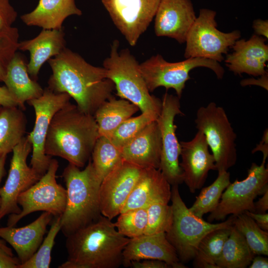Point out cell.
Returning <instances> with one entry per match:
<instances>
[{"instance_id": "bcb514c9", "label": "cell", "mask_w": 268, "mask_h": 268, "mask_svg": "<svg viewBox=\"0 0 268 268\" xmlns=\"http://www.w3.org/2000/svg\"><path fill=\"white\" fill-rule=\"evenodd\" d=\"M268 73L262 75L261 78L256 79L254 78H248L242 80L240 84L242 86L249 85H256L260 86L268 90Z\"/></svg>"}, {"instance_id": "60d3db41", "label": "cell", "mask_w": 268, "mask_h": 268, "mask_svg": "<svg viewBox=\"0 0 268 268\" xmlns=\"http://www.w3.org/2000/svg\"><path fill=\"white\" fill-rule=\"evenodd\" d=\"M20 265L18 257L8 254L0 247V268H19Z\"/></svg>"}, {"instance_id": "2e32d148", "label": "cell", "mask_w": 268, "mask_h": 268, "mask_svg": "<svg viewBox=\"0 0 268 268\" xmlns=\"http://www.w3.org/2000/svg\"><path fill=\"white\" fill-rule=\"evenodd\" d=\"M142 169L123 159L103 179L99 189L102 215L112 220L121 213Z\"/></svg>"}, {"instance_id": "9c48e42d", "label": "cell", "mask_w": 268, "mask_h": 268, "mask_svg": "<svg viewBox=\"0 0 268 268\" xmlns=\"http://www.w3.org/2000/svg\"><path fill=\"white\" fill-rule=\"evenodd\" d=\"M215 16L212 10H200L186 37L185 58H201L221 62L224 60L223 54H227L240 38L239 30L229 33L219 30Z\"/></svg>"}, {"instance_id": "d590c367", "label": "cell", "mask_w": 268, "mask_h": 268, "mask_svg": "<svg viewBox=\"0 0 268 268\" xmlns=\"http://www.w3.org/2000/svg\"><path fill=\"white\" fill-rule=\"evenodd\" d=\"M61 216H54L50 230L36 252L27 261L21 264L19 268H50L55 240L61 230Z\"/></svg>"}, {"instance_id": "1f68e13d", "label": "cell", "mask_w": 268, "mask_h": 268, "mask_svg": "<svg viewBox=\"0 0 268 268\" xmlns=\"http://www.w3.org/2000/svg\"><path fill=\"white\" fill-rule=\"evenodd\" d=\"M230 183L229 172L218 174L217 178L211 185L201 189L189 210L200 218L211 212L216 207L223 192Z\"/></svg>"}, {"instance_id": "e575fe53", "label": "cell", "mask_w": 268, "mask_h": 268, "mask_svg": "<svg viewBox=\"0 0 268 268\" xmlns=\"http://www.w3.org/2000/svg\"><path fill=\"white\" fill-rule=\"evenodd\" d=\"M147 224L146 208H136L127 210L119 214L115 223L118 231L129 238L144 234Z\"/></svg>"}, {"instance_id": "44dd1931", "label": "cell", "mask_w": 268, "mask_h": 268, "mask_svg": "<svg viewBox=\"0 0 268 268\" xmlns=\"http://www.w3.org/2000/svg\"><path fill=\"white\" fill-rule=\"evenodd\" d=\"M53 216L50 212L44 211L36 220L23 227H0V238L14 249L21 264L36 252Z\"/></svg>"}, {"instance_id": "681fc988", "label": "cell", "mask_w": 268, "mask_h": 268, "mask_svg": "<svg viewBox=\"0 0 268 268\" xmlns=\"http://www.w3.org/2000/svg\"><path fill=\"white\" fill-rule=\"evenodd\" d=\"M7 155L2 156L0 158V183L2 180V178L4 176L5 173V164L6 159ZM1 201L0 197V206Z\"/></svg>"}, {"instance_id": "c3c4849f", "label": "cell", "mask_w": 268, "mask_h": 268, "mask_svg": "<svg viewBox=\"0 0 268 268\" xmlns=\"http://www.w3.org/2000/svg\"><path fill=\"white\" fill-rule=\"evenodd\" d=\"M249 268H268V259L261 255H257L253 258Z\"/></svg>"}, {"instance_id": "5b68a950", "label": "cell", "mask_w": 268, "mask_h": 268, "mask_svg": "<svg viewBox=\"0 0 268 268\" xmlns=\"http://www.w3.org/2000/svg\"><path fill=\"white\" fill-rule=\"evenodd\" d=\"M119 40H114L109 56L103 63L107 77L114 84L116 95L137 106L141 112L159 115L162 100L150 95L135 58L128 48L119 51Z\"/></svg>"}, {"instance_id": "816d5d0a", "label": "cell", "mask_w": 268, "mask_h": 268, "mask_svg": "<svg viewBox=\"0 0 268 268\" xmlns=\"http://www.w3.org/2000/svg\"><path fill=\"white\" fill-rule=\"evenodd\" d=\"M0 107H1V106H0Z\"/></svg>"}, {"instance_id": "cb8c5ba5", "label": "cell", "mask_w": 268, "mask_h": 268, "mask_svg": "<svg viewBox=\"0 0 268 268\" xmlns=\"http://www.w3.org/2000/svg\"><path fill=\"white\" fill-rule=\"evenodd\" d=\"M65 35L63 28L42 29L36 37L19 42L18 50L30 53L27 71L33 80H36L40 69L46 62L66 48Z\"/></svg>"}, {"instance_id": "603a6c76", "label": "cell", "mask_w": 268, "mask_h": 268, "mask_svg": "<svg viewBox=\"0 0 268 268\" xmlns=\"http://www.w3.org/2000/svg\"><path fill=\"white\" fill-rule=\"evenodd\" d=\"M124 160L142 169H159L161 137L156 121L148 124L135 137L121 147Z\"/></svg>"}, {"instance_id": "52a82bcc", "label": "cell", "mask_w": 268, "mask_h": 268, "mask_svg": "<svg viewBox=\"0 0 268 268\" xmlns=\"http://www.w3.org/2000/svg\"><path fill=\"white\" fill-rule=\"evenodd\" d=\"M195 122L198 130L205 135L214 157L218 174L235 165L237 159V135L224 108L214 102L200 107Z\"/></svg>"}, {"instance_id": "4316f807", "label": "cell", "mask_w": 268, "mask_h": 268, "mask_svg": "<svg viewBox=\"0 0 268 268\" xmlns=\"http://www.w3.org/2000/svg\"><path fill=\"white\" fill-rule=\"evenodd\" d=\"M139 110L137 106L128 100L111 96L97 108L93 115L99 135L109 138L123 122Z\"/></svg>"}, {"instance_id": "8992f818", "label": "cell", "mask_w": 268, "mask_h": 268, "mask_svg": "<svg viewBox=\"0 0 268 268\" xmlns=\"http://www.w3.org/2000/svg\"><path fill=\"white\" fill-rule=\"evenodd\" d=\"M178 186H172L170 200L173 219L165 234L175 249L180 261L185 264L194 259L199 244L206 234L216 229L232 226L234 216L231 215L220 223L204 220L192 213L187 207L180 196Z\"/></svg>"}, {"instance_id": "d6986e66", "label": "cell", "mask_w": 268, "mask_h": 268, "mask_svg": "<svg viewBox=\"0 0 268 268\" xmlns=\"http://www.w3.org/2000/svg\"><path fill=\"white\" fill-rule=\"evenodd\" d=\"M123 265L130 267L132 261L157 260L165 262L172 268H186L169 243L165 233L143 234L130 238L123 252Z\"/></svg>"}, {"instance_id": "f1b7e54d", "label": "cell", "mask_w": 268, "mask_h": 268, "mask_svg": "<svg viewBox=\"0 0 268 268\" xmlns=\"http://www.w3.org/2000/svg\"><path fill=\"white\" fill-rule=\"evenodd\" d=\"M255 256L244 237L232 225L216 265L217 268H246Z\"/></svg>"}, {"instance_id": "4dcf8cb0", "label": "cell", "mask_w": 268, "mask_h": 268, "mask_svg": "<svg viewBox=\"0 0 268 268\" xmlns=\"http://www.w3.org/2000/svg\"><path fill=\"white\" fill-rule=\"evenodd\" d=\"M91 157L94 171L101 182L123 160L121 148L104 136L97 139Z\"/></svg>"}, {"instance_id": "ee69618b", "label": "cell", "mask_w": 268, "mask_h": 268, "mask_svg": "<svg viewBox=\"0 0 268 268\" xmlns=\"http://www.w3.org/2000/svg\"><path fill=\"white\" fill-rule=\"evenodd\" d=\"M257 151H261L263 153L262 161L266 162L268 156V131L267 129L264 132L262 140L252 150V153H254Z\"/></svg>"}, {"instance_id": "f907efd6", "label": "cell", "mask_w": 268, "mask_h": 268, "mask_svg": "<svg viewBox=\"0 0 268 268\" xmlns=\"http://www.w3.org/2000/svg\"><path fill=\"white\" fill-rule=\"evenodd\" d=\"M0 247L4 250L8 254L11 256H14L11 249L7 246L6 242L2 239H0Z\"/></svg>"}, {"instance_id": "e0dca14e", "label": "cell", "mask_w": 268, "mask_h": 268, "mask_svg": "<svg viewBox=\"0 0 268 268\" xmlns=\"http://www.w3.org/2000/svg\"><path fill=\"white\" fill-rule=\"evenodd\" d=\"M183 182L194 193L203 186L210 170H216L215 161L205 135L198 131L190 140L180 142Z\"/></svg>"}, {"instance_id": "ac0fdd59", "label": "cell", "mask_w": 268, "mask_h": 268, "mask_svg": "<svg viewBox=\"0 0 268 268\" xmlns=\"http://www.w3.org/2000/svg\"><path fill=\"white\" fill-rule=\"evenodd\" d=\"M154 20V32L184 43L197 17L190 0H161Z\"/></svg>"}, {"instance_id": "484cf974", "label": "cell", "mask_w": 268, "mask_h": 268, "mask_svg": "<svg viewBox=\"0 0 268 268\" xmlns=\"http://www.w3.org/2000/svg\"><path fill=\"white\" fill-rule=\"evenodd\" d=\"M24 57L16 53L9 63L3 82L17 101L18 106L25 109L24 103L38 98L44 89L38 83L30 77Z\"/></svg>"}, {"instance_id": "9a60e30c", "label": "cell", "mask_w": 268, "mask_h": 268, "mask_svg": "<svg viewBox=\"0 0 268 268\" xmlns=\"http://www.w3.org/2000/svg\"><path fill=\"white\" fill-rule=\"evenodd\" d=\"M161 0H101L113 23L134 46L155 17Z\"/></svg>"}, {"instance_id": "5bb4252c", "label": "cell", "mask_w": 268, "mask_h": 268, "mask_svg": "<svg viewBox=\"0 0 268 268\" xmlns=\"http://www.w3.org/2000/svg\"><path fill=\"white\" fill-rule=\"evenodd\" d=\"M32 149V144L26 136L12 150L8 176L4 185L0 188V222L6 215L20 212L17 201L18 197L42 177L27 163V157Z\"/></svg>"}, {"instance_id": "ffe728a7", "label": "cell", "mask_w": 268, "mask_h": 268, "mask_svg": "<svg viewBox=\"0 0 268 268\" xmlns=\"http://www.w3.org/2000/svg\"><path fill=\"white\" fill-rule=\"evenodd\" d=\"M266 39L254 34L248 40H237L227 54L225 62L235 74L246 73L254 76L267 74L266 63L268 60V46Z\"/></svg>"}, {"instance_id": "8fae6325", "label": "cell", "mask_w": 268, "mask_h": 268, "mask_svg": "<svg viewBox=\"0 0 268 268\" xmlns=\"http://www.w3.org/2000/svg\"><path fill=\"white\" fill-rule=\"evenodd\" d=\"M59 163L52 159L47 172L33 185L21 193L17 203L22 207L18 214L9 215L7 226H15L27 215L36 211L50 212L54 216H61L67 204V190L56 181Z\"/></svg>"}, {"instance_id": "f6af8a7d", "label": "cell", "mask_w": 268, "mask_h": 268, "mask_svg": "<svg viewBox=\"0 0 268 268\" xmlns=\"http://www.w3.org/2000/svg\"><path fill=\"white\" fill-rule=\"evenodd\" d=\"M253 28L256 35L263 36L265 38H268V21L260 19L255 20L253 22Z\"/></svg>"}, {"instance_id": "f546056e", "label": "cell", "mask_w": 268, "mask_h": 268, "mask_svg": "<svg viewBox=\"0 0 268 268\" xmlns=\"http://www.w3.org/2000/svg\"><path fill=\"white\" fill-rule=\"evenodd\" d=\"M232 226L213 230L201 239L193 259L194 267L217 268L216 263L230 233Z\"/></svg>"}, {"instance_id": "7a4b0ae2", "label": "cell", "mask_w": 268, "mask_h": 268, "mask_svg": "<svg viewBox=\"0 0 268 268\" xmlns=\"http://www.w3.org/2000/svg\"><path fill=\"white\" fill-rule=\"evenodd\" d=\"M66 238L67 259L59 268H118L130 240L102 214Z\"/></svg>"}, {"instance_id": "7bdbcfd3", "label": "cell", "mask_w": 268, "mask_h": 268, "mask_svg": "<svg viewBox=\"0 0 268 268\" xmlns=\"http://www.w3.org/2000/svg\"><path fill=\"white\" fill-rule=\"evenodd\" d=\"M245 213L251 217L263 230L268 231V213H259L249 211Z\"/></svg>"}, {"instance_id": "74e56055", "label": "cell", "mask_w": 268, "mask_h": 268, "mask_svg": "<svg viewBox=\"0 0 268 268\" xmlns=\"http://www.w3.org/2000/svg\"><path fill=\"white\" fill-rule=\"evenodd\" d=\"M18 39L16 27L0 30V82H3L7 67L18 50Z\"/></svg>"}, {"instance_id": "f35d334b", "label": "cell", "mask_w": 268, "mask_h": 268, "mask_svg": "<svg viewBox=\"0 0 268 268\" xmlns=\"http://www.w3.org/2000/svg\"><path fill=\"white\" fill-rule=\"evenodd\" d=\"M17 13L9 0H0V30L8 28L15 22Z\"/></svg>"}, {"instance_id": "ab89813d", "label": "cell", "mask_w": 268, "mask_h": 268, "mask_svg": "<svg viewBox=\"0 0 268 268\" xmlns=\"http://www.w3.org/2000/svg\"><path fill=\"white\" fill-rule=\"evenodd\" d=\"M130 267L134 268H171L165 262L157 260H143L132 261Z\"/></svg>"}, {"instance_id": "7c38bea8", "label": "cell", "mask_w": 268, "mask_h": 268, "mask_svg": "<svg viewBox=\"0 0 268 268\" xmlns=\"http://www.w3.org/2000/svg\"><path fill=\"white\" fill-rule=\"evenodd\" d=\"M70 98L66 93L55 92L46 87L41 96L27 102L35 113L34 128L27 135L32 146L30 165L41 176L47 172L52 159L44 149L50 125L56 113L70 103Z\"/></svg>"}, {"instance_id": "3957f363", "label": "cell", "mask_w": 268, "mask_h": 268, "mask_svg": "<svg viewBox=\"0 0 268 268\" xmlns=\"http://www.w3.org/2000/svg\"><path fill=\"white\" fill-rule=\"evenodd\" d=\"M99 136L94 116L69 103L53 117L45 142V152L82 168L91 158Z\"/></svg>"}, {"instance_id": "4fadbf2b", "label": "cell", "mask_w": 268, "mask_h": 268, "mask_svg": "<svg viewBox=\"0 0 268 268\" xmlns=\"http://www.w3.org/2000/svg\"><path fill=\"white\" fill-rule=\"evenodd\" d=\"M180 98L167 92L163 95L162 107L156 122L161 134V152L159 169L170 185L183 183L180 166L181 146L176 134L175 117L184 115L181 110Z\"/></svg>"}, {"instance_id": "d6a6232c", "label": "cell", "mask_w": 268, "mask_h": 268, "mask_svg": "<svg viewBox=\"0 0 268 268\" xmlns=\"http://www.w3.org/2000/svg\"><path fill=\"white\" fill-rule=\"evenodd\" d=\"M233 225L244 237L255 255H268V231L261 229L245 212L234 216Z\"/></svg>"}, {"instance_id": "d4e9b609", "label": "cell", "mask_w": 268, "mask_h": 268, "mask_svg": "<svg viewBox=\"0 0 268 268\" xmlns=\"http://www.w3.org/2000/svg\"><path fill=\"white\" fill-rule=\"evenodd\" d=\"M82 14L74 0H39L34 9L20 18L27 26L46 29H61L67 17Z\"/></svg>"}, {"instance_id": "b9f144b4", "label": "cell", "mask_w": 268, "mask_h": 268, "mask_svg": "<svg viewBox=\"0 0 268 268\" xmlns=\"http://www.w3.org/2000/svg\"><path fill=\"white\" fill-rule=\"evenodd\" d=\"M0 106H18V104L6 86H0Z\"/></svg>"}, {"instance_id": "30bf717a", "label": "cell", "mask_w": 268, "mask_h": 268, "mask_svg": "<svg viewBox=\"0 0 268 268\" xmlns=\"http://www.w3.org/2000/svg\"><path fill=\"white\" fill-rule=\"evenodd\" d=\"M266 162L262 161L260 165L252 163L245 179H236L229 184L216 207L210 212L207 221L222 220L229 214L236 216L246 211L255 212L254 200L268 190V168Z\"/></svg>"}, {"instance_id": "ba28073f", "label": "cell", "mask_w": 268, "mask_h": 268, "mask_svg": "<svg viewBox=\"0 0 268 268\" xmlns=\"http://www.w3.org/2000/svg\"><path fill=\"white\" fill-rule=\"evenodd\" d=\"M197 67L210 68L218 79H222L224 74L223 67L218 62L201 58L170 63L157 54L139 64L141 73L150 92L161 86L166 90L172 88L180 99L187 81L191 79L190 71Z\"/></svg>"}, {"instance_id": "83f0119b", "label": "cell", "mask_w": 268, "mask_h": 268, "mask_svg": "<svg viewBox=\"0 0 268 268\" xmlns=\"http://www.w3.org/2000/svg\"><path fill=\"white\" fill-rule=\"evenodd\" d=\"M18 107H0V158L12 152L25 136L26 118Z\"/></svg>"}, {"instance_id": "7402d4cb", "label": "cell", "mask_w": 268, "mask_h": 268, "mask_svg": "<svg viewBox=\"0 0 268 268\" xmlns=\"http://www.w3.org/2000/svg\"><path fill=\"white\" fill-rule=\"evenodd\" d=\"M171 188L159 169H143L121 212L136 208H146L156 202L168 203Z\"/></svg>"}, {"instance_id": "277c9868", "label": "cell", "mask_w": 268, "mask_h": 268, "mask_svg": "<svg viewBox=\"0 0 268 268\" xmlns=\"http://www.w3.org/2000/svg\"><path fill=\"white\" fill-rule=\"evenodd\" d=\"M71 163L62 176L66 185L67 204L61 216V230L67 237L96 220L101 215L99 189L91 159L83 170Z\"/></svg>"}, {"instance_id": "8d00e7d4", "label": "cell", "mask_w": 268, "mask_h": 268, "mask_svg": "<svg viewBox=\"0 0 268 268\" xmlns=\"http://www.w3.org/2000/svg\"><path fill=\"white\" fill-rule=\"evenodd\" d=\"M146 210L147 224L144 234L167 232L173 219L171 205L164 202H156L149 205Z\"/></svg>"}, {"instance_id": "6da1fadb", "label": "cell", "mask_w": 268, "mask_h": 268, "mask_svg": "<svg viewBox=\"0 0 268 268\" xmlns=\"http://www.w3.org/2000/svg\"><path fill=\"white\" fill-rule=\"evenodd\" d=\"M48 62L52 71L48 87L68 94L83 112L94 115L112 96L115 85L107 77L105 68L89 64L78 54L66 48Z\"/></svg>"}, {"instance_id": "836d02e7", "label": "cell", "mask_w": 268, "mask_h": 268, "mask_svg": "<svg viewBox=\"0 0 268 268\" xmlns=\"http://www.w3.org/2000/svg\"><path fill=\"white\" fill-rule=\"evenodd\" d=\"M159 115L153 112H141L123 122L109 138L116 146L122 147L135 137L148 124L156 121Z\"/></svg>"}, {"instance_id": "7dc6e473", "label": "cell", "mask_w": 268, "mask_h": 268, "mask_svg": "<svg viewBox=\"0 0 268 268\" xmlns=\"http://www.w3.org/2000/svg\"><path fill=\"white\" fill-rule=\"evenodd\" d=\"M262 195L263 196L254 203L256 213H264L268 209V190Z\"/></svg>"}]
</instances>
